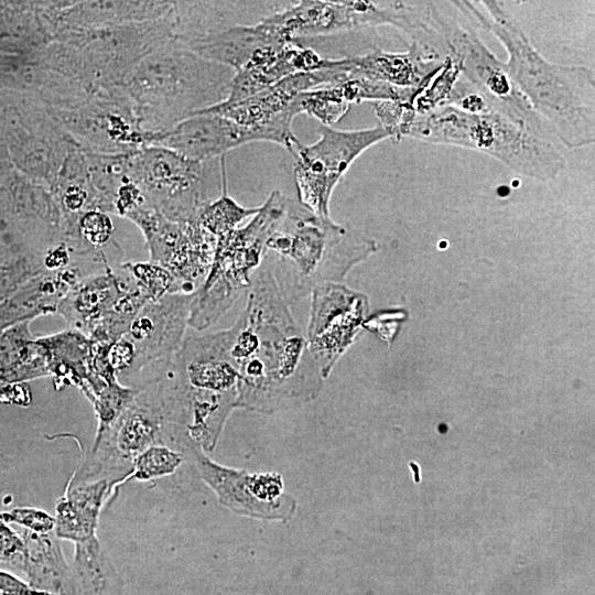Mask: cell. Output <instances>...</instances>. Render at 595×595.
Wrapping results in <instances>:
<instances>
[{
	"label": "cell",
	"mask_w": 595,
	"mask_h": 595,
	"mask_svg": "<svg viewBox=\"0 0 595 595\" xmlns=\"http://www.w3.org/2000/svg\"><path fill=\"white\" fill-rule=\"evenodd\" d=\"M214 160L198 162L159 145H145L128 155V176L140 187L148 204L165 218L197 220L202 210L221 194L226 165L209 173ZM225 156L221 160V166Z\"/></svg>",
	"instance_id": "8"
},
{
	"label": "cell",
	"mask_w": 595,
	"mask_h": 595,
	"mask_svg": "<svg viewBox=\"0 0 595 595\" xmlns=\"http://www.w3.org/2000/svg\"><path fill=\"white\" fill-rule=\"evenodd\" d=\"M324 57L312 48L291 41L264 48L246 66L235 72L224 102H237L283 78L323 67Z\"/></svg>",
	"instance_id": "19"
},
{
	"label": "cell",
	"mask_w": 595,
	"mask_h": 595,
	"mask_svg": "<svg viewBox=\"0 0 595 595\" xmlns=\"http://www.w3.org/2000/svg\"><path fill=\"white\" fill-rule=\"evenodd\" d=\"M235 72L207 61L174 39L142 58L125 77L122 90L140 129L158 133L223 102Z\"/></svg>",
	"instance_id": "6"
},
{
	"label": "cell",
	"mask_w": 595,
	"mask_h": 595,
	"mask_svg": "<svg viewBox=\"0 0 595 595\" xmlns=\"http://www.w3.org/2000/svg\"><path fill=\"white\" fill-rule=\"evenodd\" d=\"M402 138L470 149L539 181L555 178L566 166L565 148L560 142L494 110L473 111L453 105L421 113L410 109L403 113L397 142Z\"/></svg>",
	"instance_id": "3"
},
{
	"label": "cell",
	"mask_w": 595,
	"mask_h": 595,
	"mask_svg": "<svg viewBox=\"0 0 595 595\" xmlns=\"http://www.w3.org/2000/svg\"><path fill=\"white\" fill-rule=\"evenodd\" d=\"M0 520L15 522L37 534H46L55 529V518L37 508H15L0 513Z\"/></svg>",
	"instance_id": "29"
},
{
	"label": "cell",
	"mask_w": 595,
	"mask_h": 595,
	"mask_svg": "<svg viewBox=\"0 0 595 595\" xmlns=\"http://www.w3.org/2000/svg\"><path fill=\"white\" fill-rule=\"evenodd\" d=\"M160 381L190 440L212 451L238 397L229 328L186 334Z\"/></svg>",
	"instance_id": "5"
},
{
	"label": "cell",
	"mask_w": 595,
	"mask_h": 595,
	"mask_svg": "<svg viewBox=\"0 0 595 595\" xmlns=\"http://www.w3.org/2000/svg\"><path fill=\"white\" fill-rule=\"evenodd\" d=\"M259 207L250 208L239 205L227 191V172L223 177L220 196L208 204L199 214V223L216 238L238 227L248 217L257 214Z\"/></svg>",
	"instance_id": "25"
},
{
	"label": "cell",
	"mask_w": 595,
	"mask_h": 595,
	"mask_svg": "<svg viewBox=\"0 0 595 595\" xmlns=\"http://www.w3.org/2000/svg\"><path fill=\"white\" fill-rule=\"evenodd\" d=\"M139 389L127 387L118 380L108 383L93 400L98 426L96 435L106 432L127 409Z\"/></svg>",
	"instance_id": "27"
},
{
	"label": "cell",
	"mask_w": 595,
	"mask_h": 595,
	"mask_svg": "<svg viewBox=\"0 0 595 595\" xmlns=\"http://www.w3.org/2000/svg\"><path fill=\"white\" fill-rule=\"evenodd\" d=\"M377 249L374 240L316 216L288 198L284 216L266 242L263 260L288 303L324 283H340Z\"/></svg>",
	"instance_id": "4"
},
{
	"label": "cell",
	"mask_w": 595,
	"mask_h": 595,
	"mask_svg": "<svg viewBox=\"0 0 595 595\" xmlns=\"http://www.w3.org/2000/svg\"><path fill=\"white\" fill-rule=\"evenodd\" d=\"M126 218L141 230L149 250V261L171 274L172 293H195L209 272L216 237L198 219L172 221L149 205Z\"/></svg>",
	"instance_id": "12"
},
{
	"label": "cell",
	"mask_w": 595,
	"mask_h": 595,
	"mask_svg": "<svg viewBox=\"0 0 595 595\" xmlns=\"http://www.w3.org/2000/svg\"><path fill=\"white\" fill-rule=\"evenodd\" d=\"M386 139L390 134L380 125L360 130L323 126L318 140L301 144L294 155L299 203L316 216L329 218V202L336 185L363 152Z\"/></svg>",
	"instance_id": "13"
},
{
	"label": "cell",
	"mask_w": 595,
	"mask_h": 595,
	"mask_svg": "<svg viewBox=\"0 0 595 595\" xmlns=\"http://www.w3.org/2000/svg\"><path fill=\"white\" fill-rule=\"evenodd\" d=\"M151 296L131 262L108 267L78 280L57 305L67 328L91 340L112 344L128 329Z\"/></svg>",
	"instance_id": "10"
},
{
	"label": "cell",
	"mask_w": 595,
	"mask_h": 595,
	"mask_svg": "<svg viewBox=\"0 0 595 595\" xmlns=\"http://www.w3.org/2000/svg\"><path fill=\"white\" fill-rule=\"evenodd\" d=\"M201 478L227 509L250 518L289 521L296 501L284 491L281 475L250 474L212 461L202 448L188 455Z\"/></svg>",
	"instance_id": "15"
},
{
	"label": "cell",
	"mask_w": 595,
	"mask_h": 595,
	"mask_svg": "<svg viewBox=\"0 0 595 595\" xmlns=\"http://www.w3.org/2000/svg\"><path fill=\"white\" fill-rule=\"evenodd\" d=\"M108 478L72 477L65 494L56 502L55 536L74 543L96 536L101 507L111 489Z\"/></svg>",
	"instance_id": "21"
},
{
	"label": "cell",
	"mask_w": 595,
	"mask_h": 595,
	"mask_svg": "<svg viewBox=\"0 0 595 595\" xmlns=\"http://www.w3.org/2000/svg\"><path fill=\"white\" fill-rule=\"evenodd\" d=\"M31 322H23L0 335V381L4 385L25 383L34 379Z\"/></svg>",
	"instance_id": "23"
},
{
	"label": "cell",
	"mask_w": 595,
	"mask_h": 595,
	"mask_svg": "<svg viewBox=\"0 0 595 595\" xmlns=\"http://www.w3.org/2000/svg\"><path fill=\"white\" fill-rule=\"evenodd\" d=\"M184 459H186L184 452L170 445L155 444L133 458L130 477L151 480L171 475Z\"/></svg>",
	"instance_id": "26"
},
{
	"label": "cell",
	"mask_w": 595,
	"mask_h": 595,
	"mask_svg": "<svg viewBox=\"0 0 595 595\" xmlns=\"http://www.w3.org/2000/svg\"><path fill=\"white\" fill-rule=\"evenodd\" d=\"M77 232L87 248L106 250L112 241L113 224L108 213L90 209L78 218Z\"/></svg>",
	"instance_id": "28"
},
{
	"label": "cell",
	"mask_w": 595,
	"mask_h": 595,
	"mask_svg": "<svg viewBox=\"0 0 595 595\" xmlns=\"http://www.w3.org/2000/svg\"><path fill=\"white\" fill-rule=\"evenodd\" d=\"M310 296L305 339L325 379L356 336L367 312V300L340 283L332 282L316 286Z\"/></svg>",
	"instance_id": "16"
},
{
	"label": "cell",
	"mask_w": 595,
	"mask_h": 595,
	"mask_svg": "<svg viewBox=\"0 0 595 595\" xmlns=\"http://www.w3.org/2000/svg\"><path fill=\"white\" fill-rule=\"evenodd\" d=\"M400 20L397 1H318L291 2L260 22L286 41L328 35L363 28L390 25Z\"/></svg>",
	"instance_id": "14"
},
{
	"label": "cell",
	"mask_w": 595,
	"mask_h": 595,
	"mask_svg": "<svg viewBox=\"0 0 595 595\" xmlns=\"http://www.w3.org/2000/svg\"><path fill=\"white\" fill-rule=\"evenodd\" d=\"M0 593L2 595H54L44 591H39L21 581L15 575L1 570Z\"/></svg>",
	"instance_id": "30"
},
{
	"label": "cell",
	"mask_w": 595,
	"mask_h": 595,
	"mask_svg": "<svg viewBox=\"0 0 595 595\" xmlns=\"http://www.w3.org/2000/svg\"><path fill=\"white\" fill-rule=\"evenodd\" d=\"M295 105L300 113H306L327 127L339 121L350 107L339 84L301 93Z\"/></svg>",
	"instance_id": "24"
},
{
	"label": "cell",
	"mask_w": 595,
	"mask_h": 595,
	"mask_svg": "<svg viewBox=\"0 0 595 595\" xmlns=\"http://www.w3.org/2000/svg\"><path fill=\"white\" fill-rule=\"evenodd\" d=\"M464 17L504 45L506 69L536 113L564 148L595 141V74L587 66L549 62L502 2L450 1Z\"/></svg>",
	"instance_id": "2"
},
{
	"label": "cell",
	"mask_w": 595,
	"mask_h": 595,
	"mask_svg": "<svg viewBox=\"0 0 595 595\" xmlns=\"http://www.w3.org/2000/svg\"><path fill=\"white\" fill-rule=\"evenodd\" d=\"M443 37L448 55L462 76L482 94L488 105L534 132L558 141L549 125L529 105L500 62L470 26L444 14Z\"/></svg>",
	"instance_id": "11"
},
{
	"label": "cell",
	"mask_w": 595,
	"mask_h": 595,
	"mask_svg": "<svg viewBox=\"0 0 595 595\" xmlns=\"http://www.w3.org/2000/svg\"><path fill=\"white\" fill-rule=\"evenodd\" d=\"M286 204L288 198L275 190L245 226L216 238L209 272L192 303L190 327L196 332L207 329L249 289L251 275L262 263L266 242L284 216Z\"/></svg>",
	"instance_id": "7"
},
{
	"label": "cell",
	"mask_w": 595,
	"mask_h": 595,
	"mask_svg": "<svg viewBox=\"0 0 595 595\" xmlns=\"http://www.w3.org/2000/svg\"><path fill=\"white\" fill-rule=\"evenodd\" d=\"M72 569L83 595H121V580L96 536L75 543Z\"/></svg>",
	"instance_id": "22"
},
{
	"label": "cell",
	"mask_w": 595,
	"mask_h": 595,
	"mask_svg": "<svg viewBox=\"0 0 595 595\" xmlns=\"http://www.w3.org/2000/svg\"><path fill=\"white\" fill-rule=\"evenodd\" d=\"M37 6L54 41L63 31L158 20L172 11L174 1H41Z\"/></svg>",
	"instance_id": "17"
},
{
	"label": "cell",
	"mask_w": 595,
	"mask_h": 595,
	"mask_svg": "<svg viewBox=\"0 0 595 595\" xmlns=\"http://www.w3.org/2000/svg\"><path fill=\"white\" fill-rule=\"evenodd\" d=\"M248 290L246 309L229 327L238 372L236 408L273 413L313 400L324 379L266 266L253 272Z\"/></svg>",
	"instance_id": "1"
},
{
	"label": "cell",
	"mask_w": 595,
	"mask_h": 595,
	"mask_svg": "<svg viewBox=\"0 0 595 595\" xmlns=\"http://www.w3.org/2000/svg\"><path fill=\"white\" fill-rule=\"evenodd\" d=\"M7 385H4L3 382L0 381V390Z\"/></svg>",
	"instance_id": "32"
},
{
	"label": "cell",
	"mask_w": 595,
	"mask_h": 595,
	"mask_svg": "<svg viewBox=\"0 0 595 595\" xmlns=\"http://www.w3.org/2000/svg\"><path fill=\"white\" fill-rule=\"evenodd\" d=\"M174 40L196 55L227 66L234 72L241 69L264 48L291 42L280 37L261 22Z\"/></svg>",
	"instance_id": "20"
},
{
	"label": "cell",
	"mask_w": 595,
	"mask_h": 595,
	"mask_svg": "<svg viewBox=\"0 0 595 595\" xmlns=\"http://www.w3.org/2000/svg\"><path fill=\"white\" fill-rule=\"evenodd\" d=\"M195 293H167L147 303L126 333L109 346L118 381L139 389L153 381L181 346Z\"/></svg>",
	"instance_id": "9"
},
{
	"label": "cell",
	"mask_w": 595,
	"mask_h": 595,
	"mask_svg": "<svg viewBox=\"0 0 595 595\" xmlns=\"http://www.w3.org/2000/svg\"><path fill=\"white\" fill-rule=\"evenodd\" d=\"M260 141L252 129L213 112H197L171 129L152 133L149 145L172 150L190 160L219 159L240 145Z\"/></svg>",
	"instance_id": "18"
},
{
	"label": "cell",
	"mask_w": 595,
	"mask_h": 595,
	"mask_svg": "<svg viewBox=\"0 0 595 595\" xmlns=\"http://www.w3.org/2000/svg\"><path fill=\"white\" fill-rule=\"evenodd\" d=\"M10 328L4 322L0 320V335L6 331Z\"/></svg>",
	"instance_id": "31"
}]
</instances>
